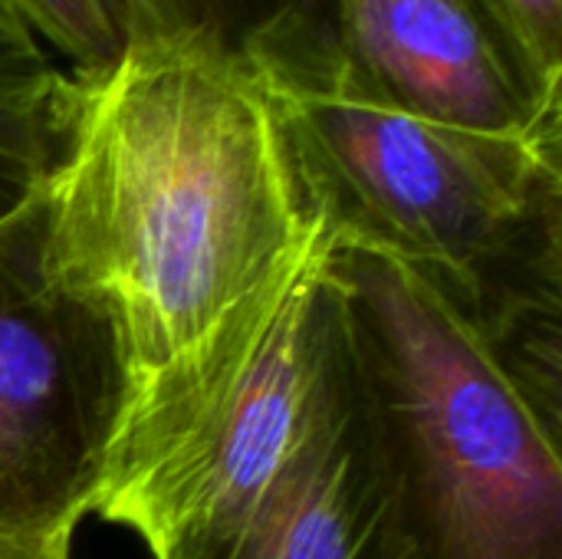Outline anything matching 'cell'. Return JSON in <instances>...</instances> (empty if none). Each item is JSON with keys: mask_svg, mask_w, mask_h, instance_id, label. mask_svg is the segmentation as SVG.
Listing matches in <instances>:
<instances>
[{"mask_svg": "<svg viewBox=\"0 0 562 559\" xmlns=\"http://www.w3.org/2000/svg\"><path fill=\"white\" fill-rule=\"evenodd\" d=\"M69 79L43 185L49 264L122 320L145 379L300 254L316 217L247 59L135 40Z\"/></svg>", "mask_w": 562, "mask_h": 559, "instance_id": "6da1fadb", "label": "cell"}, {"mask_svg": "<svg viewBox=\"0 0 562 559\" xmlns=\"http://www.w3.org/2000/svg\"><path fill=\"white\" fill-rule=\"evenodd\" d=\"M247 63L329 241L418 280L530 405L562 422V142L385 109L283 40Z\"/></svg>", "mask_w": 562, "mask_h": 559, "instance_id": "7a4b0ae2", "label": "cell"}, {"mask_svg": "<svg viewBox=\"0 0 562 559\" xmlns=\"http://www.w3.org/2000/svg\"><path fill=\"white\" fill-rule=\"evenodd\" d=\"M329 254L316 221L300 254L138 382L92 511L155 559L227 557L346 412L352 349Z\"/></svg>", "mask_w": 562, "mask_h": 559, "instance_id": "3957f363", "label": "cell"}, {"mask_svg": "<svg viewBox=\"0 0 562 559\" xmlns=\"http://www.w3.org/2000/svg\"><path fill=\"white\" fill-rule=\"evenodd\" d=\"M329 267L412 559H562V422L395 264L333 244Z\"/></svg>", "mask_w": 562, "mask_h": 559, "instance_id": "277c9868", "label": "cell"}, {"mask_svg": "<svg viewBox=\"0 0 562 559\" xmlns=\"http://www.w3.org/2000/svg\"><path fill=\"white\" fill-rule=\"evenodd\" d=\"M138 379L122 320L56 277L40 191L0 221V540L69 544Z\"/></svg>", "mask_w": 562, "mask_h": 559, "instance_id": "5b68a950", "label": "cell"}, {"mask_svg": "<svg viewBox=\"0 0 562 559\" xmlns=\"http://www.w3.org/2000/svg\"><path fill=\"white\" fill-rule=\"evenodd\" d=\"M267 40L290 43L336 86L385 109L562 142V92L520 63L477 0H319Z\"/></svg>", "mask_w": 562, "mask_h": 559, "instance_id": "8992f818", "label": "cell"}, {"mask_svg": "<svg viewBox=\"0 0 562 559\" xmlns=\"http://www.w3.org/2000/svg\"><path fill=\"white\" fill-rule=\"evenodd\" d=\"M224 559H412L356 369L339 422L270 491Z\"/></svg>", "mask_w": 562, "mask_h": 559, "instance_id": "52a82bcc", "label": "cell"}, {"mask_svg": "<svg viewBox=\"0 0 562 559\" xmlns=\"http://www.w3.org/2000/svg\"><path fill=\"white\" fill-rule=\"evenodd\" d=\"M69 99V72L0 0V221L30 204L53 175L66 145Z\"/></svg>", "mask_w": 562, "mask_h": 559, "instance_id": "ba28073f", "label": "cell"}, {"mask_svg": "<svg viewBox=\"0 0 562 559\" xmlns=\"http://www.w3.org/2000/svg\"><path fill=\"white\" fill-rule=\"evenodd\" d=\"M135 40H191L224 56L247 53L319 0H128Z\"/></svg>", "mask_w": 562, "mask_h": 559, "instance_id": "9c48e42d", "label": "cell"}, {"mask_svg": "<svg viewBox=\"0 0 562 559\" xmlns=\"http://www.w3.org/2000/svg\"><path fill=\"white\" fill-rule=\"evenodd\" d=\"M43 46L69 63V76L105 72L132 43L128 0H7Z\"/></svg>", "mask_w": 562, "mask_h": 559, "instance_id": "30bf717a", "label": "cell"}, {"mask_svg": "<svg viewBox=\"0 0 562 559\" xmlns=\"http://www.w3.org/2000/svg\"><path fill=\"white\" fill-rule=\"evenodd\" d=\"M520 63L562 92V0H477Z\"/></svg>", "mask_w": 562, "mask_h": 559, "instance_id": "8fae6325", "label": "cell"}, {"mask_svg": "<svg viewBox=\"0 0 562 559\" xmlns=\"http://www.w3.org/2000/svg\"><path fill=\"white\" fill-rule=\"evenodd\" d=\"M0 559H69V544H13V540H0Z\"/></svg>", "mask_w": 562, "mask_h": 559, "instance_id": "7c38bea8", "label": "cell"}]
</instances>
